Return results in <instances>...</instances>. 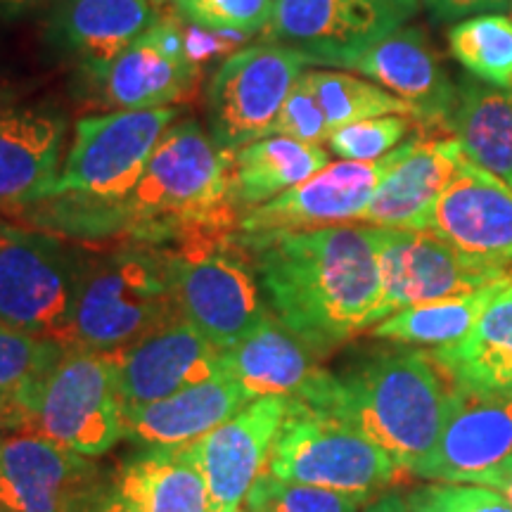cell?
<instances>
[{
  "mask_svg": "<svg viewBox=\"0 0 512 512\" xmlns=\"http://www.w3.org/2000/svg\"><path fill=\"white\" fill-rule=\"evenodd\" d=\"M271 313L318 358L375 325L380 228L240 235Z\"/></svg>",
  "mask_w": 512,
  "mask_h": 512,
  "instance_id": "1",
  "label": "cell"
},
{
  "mask_svg": "<svg viewBox=\"0 0 512 512\" xmlns=\"http://www.w3.org/2000/svg\"><path fill=\"white\" fill-rule=\"evenodd\" d=\"M43 221L74 235L133 230L143 238L223 230L233 204V152L197 121H178L159 140L136 188L121 200L53 197Z\"/></svg>",
  "mask_w": 512,
  "mask_h": 512,
  "instance_id": "2",
  "label": "cell"
},
{
  "mask_svg": "<svg viewBox=\"0 0 512 512\" xmlns=\"http://www.w3.org/2000/svg\"><path fill=\"white\" fill-rule=\"evenodd\" d=\"M456 401V384L430 351L394 349L330 373L309 408L356 427L411 472L439 441Z\"/></svg>",
  "mask_w": 512,
  "mask_h": 512,
  "instance_id": "3",
  "label": "cell"
},
{
  "mask_svg": "<svg viewBox=\"0 0 512 512\" xmlns=\"http://www.w3.org/2000/svg\"><path fill=\"white\" fill-rule=\"evenodd\" d=\"M181 320L166 252L124 247L88 259L69 351H117Z\"/></svg>",
  "mask_w": 512,
  "mask_h": 512,
  "instance_id": "4",
  "label": "cell"
},
{
  "mask_svg": "<svg viewBox=\"0 0 512 512\" xmlns=\"http://www.w3.org/2000/svg\"><path fill=\"white\" fill-rule=\"evenodd\" d=\"M22 430L86 458L126 437L124 403L110 354L67 351L41 380L19 392Z\"/></svg>",
  "mask_w": 512,
  "mask_h": 512,
  "instance_id": "5",
  "label": "cell"
},
{
  "mask_svg": "<svg viewBox=\"0 0 512 512\" xmlns=\"http://www.w3.org/2000/svg\"><path fill=\"white\" fill-rule=\"evenodd\" d=\"M266 475L370 501L396 482L401 467L356 427L287 399Z\"/></svg>",
  "mask_w": 512,
  "mask_h": 512,
  "instance_id": "6",
  "label": "cell"
},
{
  "mask_svg": "<svg viewBox=\"0 0 512 512\" xmlns=\"http://www.w3.org/2000/svg\"><path fill=\"white\" fill-rule=\"evenodd\" d=\"M223 230L185 235L178 249L166 252L181 318L216 349L247 337L268 313L254 266L242 245L219 238Z\"/></svg>",
  "mask_w": 512,
  "mask_h": 512,
  "instance_id": "7",
  "label": "cell"
},
{
  "mask_svg": "<svg viewBox=\"0 0 512 512\" xmlns=\"http://www.w3.org/2000/svg\"><path fill=\"white\" fill-rule=\"evenodd\" d=\"M86 256L38 230L0 226V325L69 351Z\"/></svg>",
  "mask_w": 512,
  "mask_h": 512,
  "instance_id": "8",
  "label": "cell"
},
{
  "mask_svg": "<svg viewBox=\"0 0 512 512\" xmlns=\"http://www.w3.org/2000/svg\"><path fill=\"white\" fill-rule=\"evenodd\" d=\"M176 107L119 110L83 117L74 126L60 174L48 197L121 200L136 188L159 140L176 124Z\"/></svg>",
  "mask_w": 512,
  "mask_h": 512,
  "instance_id": "9",
  "label": "cell"
},
{
  "mask_svg": "<svg viewBox=\"0 0 512 512\" xmlns=\"http://www.w3.org/2000/svg\"><path fill=\"white\" fill-rule=\"evenodd\" d=\"M510 280L512 266L463 254L432 230L380 228V299L375 325L408 306L460 297Z\"/></svg>",
  "mask_w": 512,
  "mask_h": 512,
  "instance_id": "10",
  "label": "cell"
},
{
  "mask_svg": "<svg viewBox=\"0 0 512 512\" xmlns=\"http://www.w3.org/2000/svg\"><path fill=\"white\" fill-rule=\"evenodd\" d=\"M306 60L278 43H261L230 55L207 91L209 136L221 150L273 136L287 95L306 72Z\"/></svg>",
  "mask_w": 512,
  "mask_h": 512,
  "instance_id": "11",
  "label": "cell"
},
{
  "mask_svg": "<svg viewBox=\"0 0 512 512\" xmlns=\"http://www.w3.org/2000/svg\"><path fill=\"white\" fill-rule=\"evenodd\" d=\"M403 24L377 0H275L264 34L299 53L306 64L351 69L354 62Z\"/></svg>",
  "mask_w": 512,
  "mask_h": 512,
  "instance_id": "12",
  "label": "cell"
},
{
  "mask_svg": "<svg viewBox=\"0 0 512 512\" xmlns=\"http://www.w3.org/2000/svg\"><path fill=\"white\" fill-rule=\"evenodd\" d=\"M399 147L377 162L339 159L328 164L309 181L247 211L240 221V235L299 233L358 221L384 174L399 157Z\"/></svg>",
  "mask_w": 512,
  "mask_h": 512,
  "instance_id": "13",
  "label": "cell"
},
{
  "mask_svg": "<svg viewBox=\"0 0 512 512\" xmlns=\"http://www.w3.org/2000/svg\"><path fill=\"white\" fill-rule=\"evenodd\" d=\"M287 403L283 396H261L188 444L207 482L211 512H238L245 505L256 479L266 472Z\"/></svg>",
  "mask_w": 512,
  "mask_h": 512,
  "instance_id": "14",
  "label": "cell"
},
{
  "mask_svg": "<svg viewBox=\"0 0 512 512\" xmlns=\"http://www.w3.org/2000/svg\"><path fill=\"white\" fill-rule=\"evenodd\" d=\"M512 460V389L460 392L441 437L411 475L427 482L475 484Z\"/></svg>",
  "mask_w": 512,
  "mask_h": 512,
  "instance_id": "15",
  "label": "cell"
},
{
  "mask_svg": "<svg viewBox=\"0 0 512 512\" xmlns=\"http://www.w3.org/2000/svg\"><path fill=\"white\" fill-rule=\"evenodd\" d=\"M107 354L117 370L124 408L166 399L223 373L221 349L183 318Z\"/></svg>",
  "mask_w": 512,
  "mask_h": 512,
  "instance_id": "16",
  "label": "cell"
},
{
  "mask_svg": "<svg viewBox=\"0 0 512 512\" xmlns=\"http://www.w3.org/2000/svg\"><path fill=\"white\" fill-rule=\"evenodd\" d=\"M351 69L366 74L384 91L406 102L422 131L451 136L448 128L456 110L458 88L446 74L425 31L399 27L368 48Z\"/></svg>",
  "mask_w": 512,
  "mask_h": 512,
  "instance_id": "17",
  "label": "cell"
},
{
  "mask_svg": "<svg viewBox=\"0 0 512 512\" xmlns=\"http://www.w3.org/2000/svg\"><path fill=\"white\" fill-rule=\"evenodd\" d=\"M465 159L463 147L453 136L422 133L411 138L399 147V157L384 174L358 221L375 228L427 230L439 197Z\"/></svg>",
  "mask_w": 512,
  "mask_h": 512,
  "instance_id": "18",
  "label": "cell"
},
{
  "mask_svg": "<svg viewBox=\"0 0 512 512\" xmlns=\"http://www.w3.org/2000/svg\"><path fill=\"white\" fill-rule=\"evenodd\" d=\"M427 230L463 254L512 266V188L465 159L439 197Z\"/></svg>",
  "mask_w": 512,
  "mask_h": 512,
  "instance_id": "19",
  "label": "cell"
},
{
  "mask_svg": "<svg viewBox=\"0 0 512 512\" xmlns=\"http://www.w3.org/2000/svg\"><path fill=\"white\" fill-rule=\"evenodd\" d=\"M102 100L117 110H159L195 83V64L174 22H155L100 76Z\"/></svg>",
  "mask_w": 512,
  "mask_h": 512,
  "instance_id": "20",
  "label": "cell"
},
{
  "mask_svg": "<svg viewBox=\"0 0 512 512\" xmlns=\"http://www.w3.org/2000/svg\"><path fill=\"white\" fill-rule=\"evenodd\" d=\"M221 370L233 377L252 401L261 396H283L311 403L330 375V370L318 366V356L273 313L238 344L221 351Z\"/></svg>",
  "mask_w": 512,
  "mask_h": 512,
  "instance_id": "21",
  "label": "cell"
},
{
  "mask_svg": "<svg viewBox=\"0 0 512 512\" xmlns=\"http://www.w3.org/2000/svg\"><path fill=\"white\" fill-rule=\"evenodd\" d=\"M157 22L150 0H57L46 38L93 79Z\"/></svg>",
  "mask_w": 512,
  "mask_h": 512,
  "instance_id": "22",
  "label": "cell"
},
{
  "mask_svg": "<svg viewBox=\"0 0 512 512\" xmlns=\"http://www.w3.org/2000/svg\"><path fill=\"white\" fill-rule=\"evenodd\" d=\"M91 458L29 432L0 437V505L10 512H62L67 498L91 482Z\"/></svg>",
  "mask_w": 512,
  "mask_h": 512,
  "instance_id": "23",
  "label": "cell"
},
{
  "mask_svg": "<svg viewBox=\"0 0 512 512\" xmlns=\"http://www.w3.org/2000/svg\"><path fill=\"white\" fill-rule=\"evenodd\" d=\"M67 119L48 107L0 112V204L46 200L60 174Z\"/></svg>",
  "mask_w": 512,
  "mask_h": 512,
  "instance_id": "24",
  "label": "cell"
},
{
  "mask_svg": "<svg viewBox=\"0 0 512 512\" xmlns=\"http://www.w3.org/2000/svg\"><path fill=\"white\" fill-rule=\"evenodd\" d=\"M249 401L233 377L219 373L166 399L124 408L126 439L150 448L192 444L233 418Z\"/></svg>",
  "mask_w": 512,
  "mask_h": 512,
  "instance_id": "25",
  "label": "cell"
},
{
  "mask_svg": "<svg viewBox=\"0 0 512 512\" xmlns=\"http://www.w3.org/2000/svg\"><path fill=\"white\" fill-rule=\"evenodd\" d=\"M430 354L460 392L512 389V283L498 287L463 342Z\"/></svg>",
  "mask_w": 512,
  "mask_h": 512,
  "instance_id": "26",
  "label": "cell"
},
{
  "mask_svg": "<svg viewBox=\"0 0 512 512\" xmlns=\"http://www.w3.org/2000/svg\"><path fill=\"white\" fill-rule=\"evenodd\" d=\"M136 512H211L209 489L188 444L150 448L114 479Z\"/></svg>",
  "mask_w": 512,
  "mask_h": 512,
  "instance_id": "27",
  "label": "cell"
},
{
  "mask_svg": "<svg viewBox=\"0 0 512 512\" xmlns=\"http://www.w3.org/2000/svg\"><path fill=\"white\" fill-rule=\"evenodd\" d=\"M330 164L328 150L285 136H268L233 152V204L256 209Z\"/></svg>",
  "mask_w": 512,
  "mask_h": 512,
  "instance_id": "28",
  "label": "cell"
},
{
  "mask_svg": "<svg viewBox=\"0 0 512 512\" xmlns=\"http://www.w3.org/2000/svg\"><path fill=\"white\" fill-rule=\"evenodd\" d=\"M451 136L465 157L512 188V95L465 76L458 86Z\"/></svg>",
  "mask_w": 512,
  "mask_h": 512,
  "instance_id": "29",
  "label": "cell"
},
{
  "mask_svg": "<svg viewBox=\"0 0 512 512\" xmlns=\"http://www.w3.org/2000/svg\"><path fill=\"white\" fill-rule=\"evenodd\" d=\"M503 285L460 294V297H446L437 299V302L408 306V309L396 311L389 318H384L382 323H377L375 328H370V335L377 339H389L394 344H403V347H453V344L463 342L470 335L477 318L482 316L486 302Z\"/></svg>",
  "mask_w": 512,
  "mask_h": 512,
  "instance_id": "30",
  "label": "cell"
},
{
  "mask_svg": "<svg viewBox=\"0 0 512 512\" xmlns=\"http://www.w3.org/2000/svg\"><path fill=\"white\" fill-rule=\"evenodd\" d=\"M451 55L477 81L512 95V19L489 12L448 29Z\"/></svg>",
  "mask_w": 512,
  "mask_h": 512,
  "instance_id": "31",
  "label": "cell"
},
{
  "mask_svg": "<svg viewBox=\"0 0 512 512\" xmlns=\"http://www.w3.org/2000/svg\"><path fill=\"white\" fill-rule=\"evenodd\" d=\"M309 81L320 107H323L325 119H328L330 133L335 128L354 124V121L387 117V114L413 117L406 102L384 91L377 83L361 79V76L313 69L309 72Z\"/></svg>",
  "mask_w": 512,
  "mask_h": 512,
  "instance_id": "32",
  "label": "cell"
},
{
  "mask_svg": "<svg viewBox=\"0 0 512 512\" xmlns=\"http://www.w3.org/2000/svg\"><path fill=\"white\" fill-rule=\"evenodd\" d=\"M67 354L53 339L0 325V394L17 396Z\"/></svg>",
  "mask_w": 512,
  "mask_h": 512,
  "instance_id": "33",
  "label": "cell"
},
{
  "mask_svg": "<svg viewBox=\"0 0 512 512\" xmlns=\"http://www.w3.org/2000/svg\"><path fill=\"white\" fill-rule=\"evenodd\" d=\"M366 503L358 496L280 482L264 472L242 508L245 512H361Z\"/></svg>",
  "mask_w": 512,
  "mask_h": 512,
  "instance_id": "34",
  "label": "cell"
},
{
  "mask_svg": "<svg viewBox=\"0 0 512 512\" xmlns=\"http://www.w3.org/2000/svg\"><path fill=\"white\" fill-rule=\"evenodd\" d=\"M413 117L408 114H387V117L363 119L347 124L328 136L330 152L349 162H377L394 152L403 138L411 133Z\"/></svg>",
  "mask_w": 512,
  "mask_h": 512,
  "instance_id": "35",
  "label": "cell"
},
{
  "mask_svg": "<svg viewBox=\"0 0 512 512\" xmlns=\"http://www.w3.org/2000/svg\"><path fill=\"white\" fill-rule=\"evenodd\" d=\"M188 22L211 31H264L275 0H174Z\"/></svg>",
  "mask_w": 512,
  "mask_h": 512,
  "instance_id": "36",
  "label": "cell"
},
{
  "mask_svg": "<svg viewBox=\"0 0 512 512\" xmlns=\"http://www.w3.org/2000/svg\"><path fill=\"white\" fill-rule=\"evenodd\" d=\"M411 512H512V505L489 486L430 482L406 496Z\"/></svg>",
  "mask_w": 512,
  "mask_h": 512,
  "instance_id": "37",
  "label": "cell"
},
{
  "mask_svg": "<svg viewBox=\"0 0 512 512\" xmlns=\"http://www.w3.org/2000/svg\"><path fill=\"white\" fill-rule=\"evenodd\" d=\"M273 136H285L309 145H320L323 140H328V119H325L323 107L313 93L309 72L302 74V79L294 83L290 95H287L280 117L275 121Z\"/></svg>",
  "mask_w": 512,
  "mask_h": 512,
  "instance_id": "38",
  "label": "cell"
},
{
  "mask_svg": "<svg viewBox=\"0 0 512 512\" xmlns=\"http://www.w3.org/2000/svg\"><path fill=\"white\" fill-rule=\"evenodd\" d=\"M62 512H136L119 494L117 484H98L95 477L67 498Z\"/></svg>",
  "mask_w": 512,
  "mask_h": 512,
  "instance_id": "39",
  "label": "cell"
},
{
  "mask_svg": "<svg viewBox=\"0 0 512 512\" xmlns=\"http://www.w3.org/2000/svg\"><path fill=\"white\" fill-rule=\"evenodd\" d=\"M425 5L437 22H463L465 17L503 10L508 0H425Z\"/></svg>",
  "mask_w": 512,
  "mask_h": 512,
  "instance_id": "40",
  "label": "cell"
},
{
  "mask_svg": "<svg viewBox=\"0 0 512 512\" xmlns=\"http://www.w3.org/2000/svg\"><path fill=\"white\" fill-rule=\"evenodd\" d=\"M475 484L489 486V489L498 491V494H501L505 501L512 505V460H510V463H505V465L498 467V470L489 472V475L479 477Z\"/></svg>",
  "mask_w": 512,
  "mask_h": 512,
  "instance_id": "41",
  "label": "cell"
},
{
  "mask_svg": "<svg viewBox=\"0 0 512 512\" xmlns=\"http://www.w3.org/2000/svg\"><path fill=\"white\" fill-rule=\"evenodd\" d=\"M22 430V411L15 396L0 394V437Z\"/></svg>",
  "mask_w": 512,
  "mask_h": 512,
  "instance_id": "42",
  "label": "cell"
},
{
  "mask_svg": "<svg viewBox=\"0 0 512 512\" xmlns=\"http://www.w3.org/2000/svg\"><path fill=\"white\" fill-rule=\"evenodd\" d=\"M361 512H411V505H408V498L401 494H382L373 498V501L363 505Z\"/></svg>",
  "mask_w": 512,
  "mask_h": 512,
  "instance_id": "43",
  "label": "cell"
},
{
  "mask_svg": "<svg viewBox=\"0 0 512 512\" xmlns=\"http://www.w3.org/2000/svg\"><path fill=\"white\" fill-rule=\"evenodd\" d=\"M377 3L384 5L387 10H392L396 17H401L403 22H406V19L418 10L420 0H377Z\"/></svg>",
  "mask_w": 512,
  "mask_h": 512,
  "instance_id": "44",
  "label": "cell"
},
{
  "mask_svg": "<svg viewBox=\"0 0 512 512\" xmlns=\"http://www.w3.org/2000/svg\"><path fill=\"white\" fill-rule=\"evenodd\" d=\"M38 3H41V0H0V15L17 17L22 15V12L36 8Z\"/></svg>",
  "mask_w": 512,
  "mask_h": 512,
  "instance_id": "45",
  "label": "cell"
},
{
  "mask_svg": "<svg viewBox=\"0 0 512 512\" xmlns=\"http://www.w3.org/2000/svg\"><path fill=\"white\" fill-rule=\"evenodd\" d=\"M152 5H164V3H169V0H150Z\"/></svg>",
  "mask_w": 512,
  "mask_h": 512,
  "instance_id": "46",
  "label": "cell"
},
{
  "mask_svg": "<svg viewBox=\"0 0 512 512\" xmlns=\"http://www.w3.org/2000/svg\"><path fill=\"white\" fill-rule=\"evenodd\" d=\"M0 512H10V510H5V508H3V505H0Z\"/></svg>",
  "mask_w": 512,
  "mask_h": 512,
  "instance_id": "47",
  "label": "cell"
},
{
  "mask_svg": "<svg viewBox=\"0 0 512 512\" xmlns=\"http://www.w3.org/2000/svg\"><path fill=\"white\" fill-rule=\"evenodd\" d=\"M238 512H245V508H240V510H238Z\"/></svg>",
  "mask_w": 512,
  "mask_h": 512,
  "instance_id": "48",
  "label": "cell"
}]
</instances>
